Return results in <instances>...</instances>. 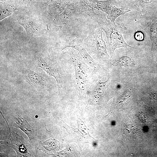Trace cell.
Masks as SVG:
<instances>
[{"instance_id": "obj_1", "label": "cell", "mask_w": 157, "mask_h": 157, "mask_svg": "<svg viewBox=\"0 0 157 157\" xmlns=\"http://www.w3.org/2000/svg\"><path fill=\"white\" fill-rule=\"evenodd\" d=\"M105 32L108 40L110 55L113 56L117 48L127 47L133 48L125 41L120 27L115 23L111 22L104 14L96 13L94 11L90 15Z\"/></svg>"}, {"instance_id": "obj_2", "label": "cell", "mask_w": 157, "mask_h": 157, "mask_svg": "<svg viewBox=\"0 0 157 157\" xmlns=\"http://www.w3.org/2000/svg\"><path fill=\"white\" fill-rule=\"evenodd\" d=\"M103 30L98 25H90L88 36L83 41L85 49L98 63L108 58L105 42L103 40Z\"/></svg>"}, {"instance_id": "obj_3", "label": "cell", "mask_w": 157, "mask_h": 157, "mask_svg": "<svg viewBox=\"0 0 157 157\" xmlns=\"http://www.w3.org/2000/svg\"><path fill=\"white\" fill-rule=\"evenodd\" d=\"M68 53L74 68L76 87L79 91L83 92L90 88L92 80L90 79L91 72H93L82 61L77 51L70 49Z\"/></svg>"}, {"instance_id": "obj_4", "label": "cell", "mask_w": 157, "mask_h": 157, "mask_svg": "<svg viewBox=\"0 0 157 157\" xmlns=\"http://www.w3.org/2000/svg\"><path fill=\"white\" fill-rule=\"evenodd\" d=\"M67 47L76 50L81 60L92 70L94 74L98 72L100 68L99 63L94 60L88 53L84 46L83 41L81 39L76 38L69 42L62 50Z\"/></svg>"}, {"instance_id": "obj_5", "label": "cell", "mask_w": 157, "mask_h": 157, "mask_svg": "<svg viewBox=\"0 0 157 157\" xmlns=\"http://www.w3.org/2000/svg\"><path fill=\"white\" fill-rule=\"evenodd\" d=\"M78 121V128L73 129L69 126L67 128L70 138V141L77 143L81 147L85 143L92 144L95 139L89 134L88 131L83 122Z\"/></svg>"}, {"instance_id": "obj_6", "label": "cell", "mask_w": 157, "mask_h": 157, "mask_svg": "<svg viewBox=\"0 0 157 157\" xmlns=\"http://www.w3.org/2000/svg\"><path fill=\"white\" fill-rule=\"evenodd\" d=\"M130 9L146 13L157 9V0H122Z\"/></svg>"}, {"instance_id": "obj_7", "label": "cell", "mask_w": 157, "mask_h": 157, "mask_svg": "<svg viewBox=\"0 0 157 157\" xmlns=\"http://www.w3.org/2000/svg\"><path fill=\"white\" fill-rule=\"evenodd\" d=\"M151 20L147 21L143 29L149 35L151 44V51L157 56V15H152Z\"/></svg>"}, {"instance_id": "obj_8", "label": "cell", "mask_w": 157, "mask_h": 157, "mask_svg": "<svg viewBox=\"0 0 157 157\" xmlns=\"http://www.w3.org/2000/svg\"><path fill=\"white\" fill-rule=\"evenodd\" d=\"M64 10L60 16L61 28L64 24H69L76 20L80 15L78 8L73 5H68Z\"/></svg>"}, {"instance_id": "obj_9", "label": "cell", "mask_w": 157, "mask_h": 157, "mask_svg": "<svg viewBox=\"0 0 157 157\" xmlns=\"http://www.w3.org/2000/svg\"><path fill=\"white\" fill-rule=\"evenodd\" d=\"M41 144V149L50 155L55 153L60 149L59 142L54 139H49Z\"/></svg>"}, {"instance_id": "obj_10", "label": "cell", "mask_w": 157, "mask_h": 157, "mask_svg": "<svg viewBox=\"0 0 157 157\" xmlns=\"http://www.w3.org/2000/svg\"><path fill=\"white\" fill-rule=\"evenodd\" d=\"M39 65L43 70L46 71L50 75L54 77L57 81L59 92L62 87V82L60 76L57 69L52 67L49 66L45 62L41 61Z\"/></svg>"}, {"instance_id": "obj_11", "label": "cell", "mask_w": 157, "mask_h": 157, "mask_svg": "<svg viewBox=\"0 0 157 157\" xmlns=\"http://www.w3.org/2000/svg\"><path fill=\"white\" fill-rule=\"evenodd\" d=\"M68 2L67 0H52L50 5L51 13L54 15H59L65 10Z\"/></svg>"}, {"instance_id": "obj_12", "label": "cell", "mask_w": 157, "mask_h": 157, "mask_svg": "<svg viewBox=\"0 0 157 157\" xmlns=\"http://www.w3.org/2000/svg\"><path fill=\"white\" fill-rule=\"evenodd\" d=\"M18 126L24 131L31 139L32 138V130L31 127L27 122L20 115H17L15 117Z\"/></svg>"}, {"instance_id": "obj_13", "label": "cell", "mask_w": 157, "mask_h": 157, "mask_svg": "<svg viewBox=\"0 0 157 157\" xmlns=\"http://www.w3.org/2000/svg\"><path fill=\"white\" fill-rule=\"evenodd\" d=\"M0 20L11 15V8L6 3L1 2Z\"/></svg>"}, {"instance_id": "obj_14", "label": "cell", "mask_w": 157, "mask_h": 157, "mask_svg": "<svg viewBox=\"0 0 157 157\" xmlns=\"http://www.w3.org/2000/svg\"><path fill=\"white\" fill-rule=\"evenodd\" d=\"M135 38L137 40L142 41L144 39V35L142 32H138L135 33Z\"/></svg>"}, {"instance_id": "obj_15", "label": "cell", "mask_w": 157, "mask_h": 157, "mask_svg": "<svg viewBox=\"0 0 157 157\" xmlns=\"http://www.w3.org/2000/svg\"><path fill=\"white\" fill-rule=\"evenodd\" d=\"M150 97L154 101L157 103V92L152 93L150 94Z\"/></svg>"}]
</instances>
